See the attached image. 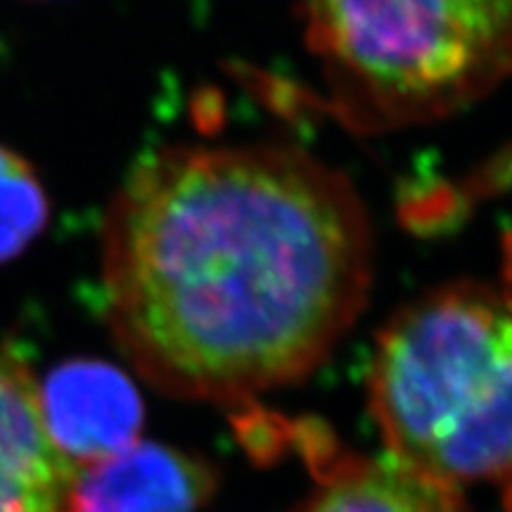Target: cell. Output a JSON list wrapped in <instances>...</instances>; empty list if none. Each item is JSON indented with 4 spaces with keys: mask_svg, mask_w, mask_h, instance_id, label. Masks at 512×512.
<instances>
[{
    "mask_svg": "<svg viewBox=\"0 0 512 512\" xmlns=\"http://www.w3.org/2000/svg\"><path fill=\"white\" fill-rule=\"evenodd\" d=\"M508 494H510V510H512V484L508 486Z\"/></svg>",
    "mask_w": 512,
    "mask_h": 512,
    "instance_id": "obj_9",
    "label": "cell"
},
{
    "mask_svg": "<svg viewBox=\"0 0 512 512\" xmlns=\"http://www.w3.org/2000/svg\"><path fill=\"white\" fill-rule=\"evenodd\" d=\"M219 472L181 448L133 441L124 451L81 465L72 512H200Z\"/></svg>",
    "mask_w": 512,
    "mask_h": 512,
    "instance_id": "obj_6",
    "label": "cell"
},
{
    "mask_svg": "<svg viewBox=\"0 0 512 512\" xmlns=\"http://www.w3.org/2000/svg\"><path fill=\"white\" fill-rule=\"evenodd\" d=\"M299 15L349 131L439 124L512 79V0H299Z\"/></svg>",
    "mask_w": 512,
    "mask_h": 512,
    "instance_id": "obj_3",
    "label": "cell"
},
{
    "mask_svg": "<svg viewBox=\"0 0 512 512\" xmlns=\"http://www.w3.org/2000/svg\"><path fill=\"white\" fill-rule=\"evenodd\" d=\"M43 422L55 446L76 465L124 451L143 427V401L131 377L93 358H74L38 382Z\"/></svg>",
    "mask_w": 512,
    "mask_h": 512,
    "instance_id": "obj_4",
    "label": "cell"
},
{
    "mask_svg": "<svg viewBox=\"0 0 512 512\" xmlns=\"http://www.w3.org/2000/svg\"><path fill=\"white\" fill-rule=\"evenodd\" d=\"M50 202L34 166L0 145V264L17 259L48 226Z\"/></svg>",
    "mask_w": 512,
    "mask_h": 512,
    "instance_id": "obj_8",
    "label": "cell"
},
{
    "mask_svg": "<svg viewBox=\"0 0 512 512\" xmlns=\"http://www.w3.org/2000/svg\"><path fill=\"white\" fill-rule=\"evenodd\" d=\"M368 403L401 465L456 489L512 484V275L401 306L377 337Z\"/></svg>",
    "mask_w": 512,
    "mask_h": 512,
    "instance_id": "obj_2",
    "label": "cell"
},
{
    "mask_svg": "<svg viewBox=\"0 0 512 512\" xmlns=\"http://www.w3.org/2000/svg\"><path fill=\"white\" fill-rule=\"evenodd\" d=\"M373 278L361 192L287 143L162 147L102 219L107 328L176 399L235 403L309 377L354 328Z\"/></svg>",
    "mask_w": 512,
    "mask_h": 512,
    "instance_id": "obj_1",
    "label": "cell"
},
{
    "mask_svg": "<svg viewBox=\"0 0 512 512\" xmlns=\"http://www.w3.org/2000/svg\"><path fill=\"white\" fill-rule=\"evenodd\" d=\"M76 475L46 430L34 373L0 344V512H72Z\"/></svg>",
    "mask_w": 512,
    "mask_h": 512,
    "instance_id": "obj_5",
    "label": "cell"
},
{
    "mask_svg": "<svg viewBox=\"0 0 512 512\" xmlns=\"http://www.w3.org/2000/svg\"><path fill=\"white\" fill-rule=\"evenodd\" d=\"M318 489L299 512H470L456 486L420 475L392 456L361 460L320 446Z\"/></svg>",
    "mask_w": 512,
    "mask_h": 512,
    "instance_id": "obj_7",
    "label": "cell"
}]
</instances>
